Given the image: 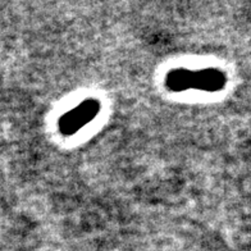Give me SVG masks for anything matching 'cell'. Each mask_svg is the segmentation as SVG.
Masks as SVG:
<instances>
[{"label":"cell","instance_id":"1","mask_svg":"<svg viewBox=\"0 0 251 251\" xmlns=\"http://www.w3.org/2000/svg\"><path fill=\"white\" fill-rule=\"evenodd\" d=\"M226 85L225 73L219 70L191 71L186 68L173 70L165 77V86L173 93H183L187 90H201L206 93H217Z\"/></svg>","mask_w":251,"mask_h":251},{"label":"cell","instance_id":"2","mask_svg":"<svg viewBox=\"0 0 251 251\" xmlns=\"http://www.w3.org/2000/svg\"><path fill=\"white\" fill-rule=\"evenodd\" d=\"M100 108H101V104L99 100H83L79 105L75 106L73 109L60 117L58 122L59 132L63 136H73L99 114Z\"/></svg>","mask_w":251,"mask_h":251}]
</instances>
